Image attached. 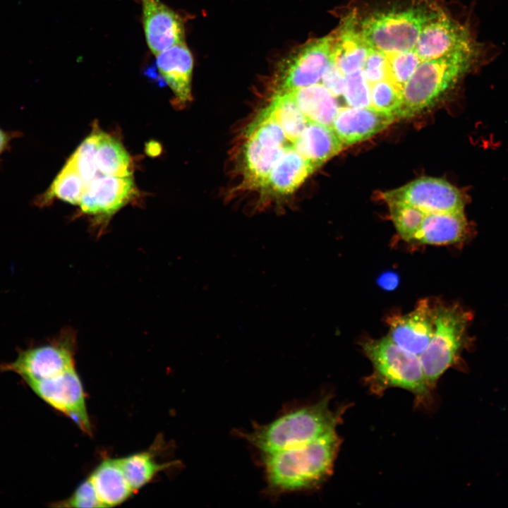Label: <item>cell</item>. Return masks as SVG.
<instances>
[{"label": "cell", "mask_w": 508, "mask_h": 508, "mask_svg": "<svg viewBox=\"0 0 508 508\" xmlns=\"http://www.w3.org/2000/svg\"><path fill=\"white\" fill-rule=\"evenodd\" d=\"M329 395L317 401L291 406L265 424L253 425L249 431L235 434L260 455L282 451L313 441L340 423L344 410L333 411Z\"/></svg>", "instance_id": "7a4b0ae2"}, {"label": "cell", "mask_w": 508, "mask_h": 508, "mask_svg": "<svg viewBox=\"0 0 508 508\" xmlns=\"http://www.w3.org/2000/svg\"><path fill=\"white\" fill-rule=\"evenodd\" d=\"M363 349L373 367V373L365 378L373 394L382 395L389 388L399 387L411 392L417 404L430 401L433 389L419 356L401 348L389 336L369 340Z\"/></svg>", "instance_id": "3957f363"}, {"label": "cell", "mask_w": 508, "mask_h": 508, "mask_svg": "<svg viewBox=\"0 0 508 508\" xmlns=\"http://www.w3.org/2000/svg\"><path fill=\"white\" fill-rule=\"evenodd\" d=\"M73 333H61L49 343L19 352L16 359L1 368L19 375L29 384L49 379L75 367Z\"/></svg>", "instance_id": "52a82bcc"}, {"label": "cell", "mask_w": 508, "mask_h": 508, "mask_svg": "<svg viewBox=\"0 0 508 508\" xmlns=\"http://www.w3.org/2000/svg\"><path fill=\"white\" fill-rule=\"evenodd\" d=\"M387 56L385 53L369 47V51L362 68L370 85L386 79Z\"/></svg>", "instance_id": "836d02e7"}, {"label": "cell", "mask_w": 508, "mask_h": 508, "mask_svg": "<svg viewBox=\"0 0 508 508\" xmlns=\"http://www.w3.org/2000/svg\"><path fill=\"white\" fill-rule=\"evenodd\" d=\"M293 145L302 157L318 168L344 147L332 126L312 121H308Z\"/></svg>", "instance_id": "44dd1931"}, {"label": "cell", "mask_w": 508, "mask_h": 508, "mask_svg": "<svg viewBox=\"0 0 508 508\" xmlns=\"http://www.w3.org/2000/svg\"><path fill=\"white\" fill-rule=\"evenodd\" d=\"M387 322L391 339L404 350L420 356L435 332V305L422 299L412 311L391 317Z\"/></svg>", "instance_id": "4fadbf2b"}, {"label": "cell", "mask_w": 508, "mask_h": 508, "mask_svg": "<svg viewBox=\"0 0 508 508\" xmlns=\"http://www.w3.org/2000/svg\"><path fill=\"white\" fill-rule=\"evenodd\" d=\"M437 12L416 6L375 13L361 23L360 32L370 47L385 54L412 50L423 26Z\"/></svg>", "instance_id": "8992f818"}, {"label": "cell", "mask_w": 508, "mask_h": 508, "mask_svg": "<svg viewBox=\"0 0 508 508\" xmlns=\"http://www.w3.org/2000/svg\"><path fill=\"white\" fill-rule=\"evenodd\" d=\"M386 201H400L413 205L425 213L464 211L461 192L448 181L424 176L382 194Z\"/></svg>", "instance_id": "30bf717a"}, {"label": "cell", "mask_w": 508, "mask_h": 508, "mask_svg": "<svg viewBox=\"0 0 508 508\" xmlns=\"http://www.w3.org/2000/svg\"><path fill=\"white\" fill-rule=\"evenodd\" d=\"M320 80H322V84L334 97L343 95L345 75L340 71L332 57Z\"/></svg>", "instance_id": "e575fe53"}, {"label": "cell", "mask_w": 508, "mask_h": 508, "mask_svg": "<svg viewBox=\"0 0 508 508\" xmlns=\"http://www.w3.org/2000/svg\"><path fill=\"white\" fill-rule=\"evenodd\" d=\"M148 48L157 56L167 49L185 42L181 18L161 0H138Z\"/></svg>", "instance_id": "5bb4252c"}, {"label": "cell", "mask_w": 508, "mask_h": 508, "mask_svg": "<svg viewBox=\"0 0 508 508\" xmlns=\"http://www.w3.org/2000/svg\"><path fill=\"white\" fill-rule=\"evenodd\" d=\"M387 56V78L401 92L422 61L415 48L412 50L395 54H386Z\"/></svg>", "instance_id": "f1b7e54d"}, {"label": "cell", "mask_w": 508, "mask_h": 508, "mask_svg": "<svg viewBox=\"0 0 508 508\" xmlns=\"http://www.w3.org/2000/svg\"><path fill=\"white\" fill-rule=\"evenodd\" d=\"M88 478L102 507L117 506L134 493L126 480L119 458L105 459Z\"/></svg>", "instance_id": "ffe728a7"}, {"label": "cell", "mask_w": 508, "mask_h": 508, "mask_svg": "<svg viewBox=\"0 0 508 508\" xmlns=\"http://www.w3.org/2000/svg\"><path fill=\"white\" fill-rule=\"evenodd\" d=\"M472 320L471 312L457 303L435 304V332L419 356L432 389L446 370L458 364L464 350L471 345L468 329Z\"/></svg>", "instance_id": "5b68a950"}, {"label": "cell", "mask_w": 508, "mask_h": 508, "mask_svg": "<svg viewBox=\"0 0 508 508\" xmlns=\"http://www.w3.org/2000/svg\"><path fill=\"white\" fill-rule=\"evenodd\" d=\"M59 507L99 508L102 507L92 483L87 478L73 492V495L55 504Z\"/></svg>", "instance_id": "d6a6232c"}, {"label": "cell", "mask_w": 508, "mask_h": 508, "mask_svg": "<svg viewBox=\"0 0 508 508\" xmlns=\"http://www.w3.org/2000/svg\"><path fill=\"white\" fill-rule=\"evenodd\" d=\"M397 282V277L394 274H388L383 276L381 278L380 283L382 284L384 288H392L394 287L395 284Z\"/></svg>", "instance_id": "d590c367"}, {"label": "cell", "mask_w": 508, "mask_h": 508, "mask_svg": "<svg viewBox=\"0 0 508 508\" xmlns=\"http://www.w3.org/2000/svg\"><path fill=\"white\" fill-rule=\"evenodd\" d=\"M466 28L438 11L423 26L415 50L421 61L438 59L462 51L474 50Z\"/></svg>", "instance_id": "7c38bea8"}, {"label": "cell", "mask_w": 508, "mask_h": 508, "mask_svg": "<svg viewBox=\"0 0 508 508\" xmlns=\"http://www.w3.org/2000/svg\"><path fill=\"white\" fill-rule=\"evenodd\" d=\"M28 385L42 400L71 418L84 433L91 434L85 395L75 367L54 377Z\"/></svg>", "instance_id": "9c48e42d"}, {"label": "cell", "mask_w": 508, "mask_h": 508, "mask_svg": "<svg viewBox=\"0 0 508 508\" xmlns=\"http://www.w3.org/2000/svg\"><path fill=\"white\" fill-rule=\"evenodd\" d=\"M341 444L334 430L306 444L260 455L267 491L277 495L321 485L332 473Z\"/></svg>", "instance_id": "6da1fadb"}, {"label": "cell", "mask_w": 508, "mask_h": 508, "mask_svg": "<svg viewBox=\"0 0 508 508\" xmlns=\"http://www.w3.org/2000/svg\"><path fill=\"white\" fill-rule=\"evenodd\" d=\"M96 162L98 171L103 175L121 177L132 176L131 159L124 147L120 141L102 131Z\"/></svg>", "instance_id": "d4e9b609"}, {"label": "cell", "mask_w": 508, "mask_h": 508, "mask_svg": "<svg viewBox=\"0 0 508 508\" xmlns=\"http://www.w3.org/2000/svg\"><path fill=\"white\" fill-rule=\"evenodd\" d=\"M370 90L373 109L396 116L401 104L402 96L392 83L387 79L376 82L370 85Z\"/></svg>", "instance_id": "4dcf8cb0"}, {"label": "cell", "mask_w": 508, "mask_h": 508, "mask_svg": "<svg viewBox=\"0 0 508 508\" xmlns=\"http://www.w3.org/2000/svg\"><path fill=\"white\" fill-rule=\"evenodd\" d=\"M313 163L302 157L291 145L273 166L264 190L286 195L297 190L316 169Z\"/></svg>", "instance_id": "ac0fdd59"}, {"label": "cell", "mask_w": 508, "mask_h": 508, "mask_svg": "<svg viewBox=\"0 0 508 508\" xmlns=\"http://www.w3.org/2000/svg\"><path fill=\"white\" fill-rule=\"evenodd\" d=\"M285 148L263 145L253 135L246 134L243 147L241 187L264 190L270 173Z\"/></svg>", "instance_id": "d6986e66"}, {"label": "cell", "mask_w": 508, "mask_h": 508, "mask_svg": "<svg viewBox=\"0 0 508 508\" xmlns=\"http://www.w3.org/2000/svg\"><path fill=\"white\" fill-rule=\"evenodd\" d=\"M288 92L309 121L332 126L339 107L336 97L322 84L318 83Z\"/></svg>", "instance_id": "603a6c76"}, {"label": "cell", "mask_w": 508, "mask_h": 508, "mask_svg": "<svg viewBox=\"0 0 508 508\" xmlns=\"http://www.w3.org/2000/svg\"><path fill=\"white\" fill-rule=\"evenodd\" d=\"M344 98L352 107H371L370 84L363 70L345 75Z\"/></svg>", "instance_id": "1f68e13d"}, {"label": "cell", "mask_w": 508, "mask_h": 508, "mask_svg": "<svg viewBox=\"0 0 508 508\" xmlns=\"http://www.w3.org/2000/svg\"><path fill=\"white\" fill-rule=\"evenodd\" d=\"M334 36L311 40L282 62L277 73V92H288L316 84L331 59Z\"/></svg>", "instance_id": "ba28073f"}, {"label": "cell", "mask_w": 508, "mask_h": 508, "mask_svg": "<svg viewBox=\"0 0 508 508\" xmlns=\"http://www.w3.org/2000/svg\"><path fill=\"white\" fill-rule=\"evenodd\" d=\"M471 231L464 211L426 213L411 242L433 246L462 243L469 238Z\"/></svg>", "instance_id": "e0dca14e"}, {"label": "cell", "mask_w": 508, "mask_h": 508, "mask_svg": "<svg viewBox=\"0 0 508 508\" xmlns=\"http://www.w3.org/2000/svg\"><path fill=\"white\" fill-rule=\"evenodd\" d=\"M119 461L126 480L134 492L150 482L159 471L173 464H159L152 451L138 452L119 458Z\"/></svg>", "instance_id": "4316f807"}, {"label": "cell", "mask_w": 508, "mask_h": 508, "mask_svg": "<svg viewBox=\"0 0 508 508\" xmlns=\"http://www.w3.org/2000/svg\"><path fill=\"white\" fill-rule=\"evenodd\" d=\"M100 132L99 128H95L71 155L86 186L97 174L96 156Z\"/></svg>", "instance_id": "f546056e"}, {"label": "cell", "mask_w": 508, "mask_h": 508, "mask_svg": "<svg viewBox=\"0 0 508 508\" xmlns=\"http://www.w3.org/2000/svg\"><path fill=\"white\" fill-rule=\"evenodd\" d=\"M193 56L185 42L167 49L156 56L159 75L174 94L172 103L181 109L192 101Z\"/></svg>", "instance_id": "9a60e30c"}, {"label": "cell", "mask_w": 508, "mask_h": 508, "mask_svg": "<svg viewBox=\"0 0 508 508\" xmlns=\"http://www.w3.org/2000/svg\"><path fill=\"white\" fill-rule=\"evenodd\" d=\"M475 49L422 61L405 84L397 118H409L433 105L470 68Z\"/></svg>", "instance_id": "277c9868"}, {"label": "cell", "mask_w": 508, "mask_h": 508, "mask_svg": "<svg viewBox=\"0 0 508 508\" xmlns=\"http://www.w3.org/2000/svg\"><path fill=\"white\" fill-rule=\"evenodd\" d=\"M132 176L102 175L96 176L86 187L81 198V211L95 221L107 222L135 195Z\"/></svg>", "instance_id": "8fae6325"}, {"label": "cell", "mask_w": 508, "mask_h": 508, "mask_svg": "<svg viewBox=\"0 0 508 508\" xmlns=\"http://www.w3.org/2000/svg\"><path fill=\"white\" fill-rule=\"evenodd\" d=\"M387 202L397 231L404 240L411 242L426 213L404 202L392 200Z\"/></svg>", "instance_id": "83f0119b"}, {"label": "cell", "mask_w": 508, "mask_h": 508, "mask_svg": "<svg viewBox=\"0 0 508 508\" xmlns=\"http://www.w3.org/2000/svg\"><path fill=\"white\" fill-rule=\"evenodd\" d=\"M148 148H151V149H152V150L149 151V152H152V153H154V152H156V153L158 152V150H156V151H153V150H152V146L148 147ZM155 149H157V144L156 145V146H153V150H155Z\"/></svg>", "instance_id": "74e56055"}, {"label": "cell", "mask_w": 508, "mask_h": 508, "mask_svg": "<svg viewBox=\"0 0 508 508\" xmlns=\"http://www.w3.org/2000/svg\"><path fill=\"white\" fill-rule=\"evenodd\" d=\"M396 119L372 107H346L339 108L331 126L343 145H350L369 139Z\"/></svg>", "instance_id": "2e32d148"}, {"label": "cell", "mask_w": 508, "mask_h": 508, "mask_svg": "<svg viewBox=\"0 0 508 508\" xmlns=\"http://www.w3.org/2000/svg\"><path fill=\"white\" fill-rule=\"evenodd\" d=\"M86 187L71 156L49 188L37 198L35 202L39 206H45L54 199H59L72 205H79Z\"/></svg>", "instance_id": "cb8c5ba5"}, {"label": "cell", "mask_w": 508, "mask_h": 508, "mask_svg": "<svg viewBox=\"0 0 508 508\" xmlns=\"http://www.w3.org/2000/svg\"><path fill=\"white\" fill-rule=\"evenodd\" d=\"M11 138L10 134L0 128V155L6 150Z\"/></svg>", "instance_id": "8d00e7d4"}, {"label": "cell", "mask_w": 508, "mask_h": 508, "mask_svg": "<svg viewBox=\"0 0 508 508\" xmlns=\"http://www.w3.org/2000/svg\"><path fill=\"white\" fill-rule=\"evenodd\" d=\"M265 109L280 125L286 139L292 144L309 121L288 92H277Z\"/></svg>", "instance_id": "484cf974"}, {"label": "cell", "mask_w": 508, "mask_h": 508, "mask_svg": "<svg viewBox=\"0 0 508 508\" xmlns=\"http://www.w3.org/2000/svg\"><path fill=\"white\" fill-rule=\"evenodd\" d=\"M369 46L356 27L355 17H349L337 37L334 36L331 57L346 75L363 68Z\"/></svg>", "instance_id": "7402d4cb"}]
</instances>
